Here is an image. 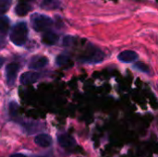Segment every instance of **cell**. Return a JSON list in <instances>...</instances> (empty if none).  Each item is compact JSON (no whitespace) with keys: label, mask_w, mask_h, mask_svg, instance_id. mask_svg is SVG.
Here are the masks:
<instances>
[{"label":"cell","mask_w":158,"mask_h":157,"mask_svg":"<svg viewBox=\"0 0 158 157\" xmlns=\"http://www.w3.org/2000/svg\"><path fill=\"white\" fill-rule=\"evenodd\" d=\"M42 6L46 7V8H49V9H52V8H55V7L57 6L55 0H44Z\"/></svg>","instance_id":"2e32d148"},{"label":"cell","mask_w":158,"mask_h":157,"mask_svg":"<svg viewBox=\"0 0 158 157\" xmlns=\"http://www.w3.org/2000/svg\"><path fill=\"white\" fill-rule=\"evenodd\" d=\"M59 145L65 149H71L75 146V140L69 134H60L57 137Z\"/></svg>","instance_id":"52a82bcc"},{"label":"cell","mask_w":158,"mask_h":157,"mask_svg":"<svg viewBox=\"0 0 158 157\" xmlns=\"http://www.w3.org/2000/svg\"><path fill=\"white\" fill-rule=\"evenodd\" d=\"M34 143H35L37 145L41 146V147L47 148V147H49V146L52 145L53 140H52V138H51L50 135L43 133V134L37 135V136L34 138Z\"/></svg>","instance_id":"ba28073f"},{"label":"cell","mask_w":158,"mask_h":157,"mask_svg":"<svg viewBox=\"0 0 158 157\" xmlns=\"http://www.w3.org/2000/svg\"><path fill=\"white\" fill-rule=\"evenodd\" d=\"M58 39H59L58 35L53 31H45L42 37L43 43L47 45H53V44L56 43Z\"/></svg>","instance_id":"30bf717a"},{"label":"cell","mask_w":158,"mask_h":157,"mask_svg":"<svg viewBox=\"0 0 158 157\" xmlns=\"http://www.w3.org/2000/svg\"><path fill=\"white\" fill-rule=\"evenodd\" d=\"M10 41L18 46L23 45L27 42L28 38V27L26 22H18L10 32Z\"/></svg>","instance_id":"6da1fadb"},{"label":"cell","mask_w":158,"mask_h":157,"mask_svg":"<svg viewBox=\"0 0 158 157\" xmlns=\"http://www.w3.org/2000/svg\"><path fill=\"white\" fill-rule=\"evenodd\" d=\"M69 58L65 56V55H59L57 57H56V64L58 66H64L65 64H67L69 62Z\"/></svg>","instance_id":"9a60e30c"},{"label":"cell","mask_w":158,"mask_h":157,"mask_svg":"<svg viewBox=\"0 0 158 157\" xmlns=\"http://www.w3.org/2000/svg\"><path fill=\"white\" fill-rule=\"evenodd\" d=\"M10 157H27L24 155H21V154H14V155H11Z\"/></svg>","instance_id":"ac0fdd59"},{"label":"cell","mask_w":158,"mask_h":157,"mask_svg":"<svg viewBox=\"0 0 158 157\" xmlns=\"http://www.w3.org/2000/svg\"><path fill=\"white\" fill-rule=\"evenodd\" d=\"M12 0H0V16L5 14L10 7Z\"/></svg>","instance_id":"7c38bea8"},{"label":"cell","mask_w":158,"mask_h":157,"mask_svg":"<svg viewBox=\"0 0 158 157\" xmlns=\"http://www.w3.org/2000/svg\"><path fill=\"white\" fill-rule=\"evenodd\" d=\"M73 41H74V38L73 37H71V36H66L64 38V40H63V43L66 46H69V45L72 44Z\"/></svg>","instance_id":"e0dca14e"},{"label":"cell","mask_w":158,"mask_h":157,"mask_svg":"<svg viewBox=\"0 0 158 157\" xmlns=\"http://www.w3.org/2000/svg\"><path fill=\"white\" fill-rule=\"evenodd\" d=\"M48 64V58L43 56H35L31 59V63H30V68H34V69H38V68H42L44 67H45Z\"/></svg>","instance_id":"9c48e42d"},{"label":"cell","mask_w":158,"mask_h":157,"mask_svg":"<svg viewBox=\"0 0 158 157\" xmlns=\"http://www.w3.org/2000/svg\"><path fill=\"white\" fill-rule=\"evenodd\" d=\"M19 65L16 63H11L8 64L6 68V81L9 86H12L17 79V75L19 72Z\"/></svg>","instance_id":"277c9868"},{"label":"cell","mask_w":158,"mask_h":157,"mask_svg":"<svg viewBox=\"0 0 158 157\" xmlns=\"http://www.w3.org/2000/svg\"><path fill=\"white\" fill-rule=\"evenodd\" d=\"M39 78H40L39 73L33 71H27L20 76L19 81L23 85H28V84L35 83L39 80Z\"/></svg>","instance_id":"5b68a950"},{"label":"cell","mask_w":158,"mask_h":157,"mask_svg":"<svg viewBox=\"0 0 158 157\" xmlns=\"http://www.w3.org/2000/svg\"><path fill=\"white\" fill-rule=\"evenodd\" d=\"M38 157H44V156H38Z\"/></svg>","instance_id":"44dd1931"},{"label":"cell","mask_w":158,"mask_h":157,"mask_svg":"<svg viewBox=\"0 0 158 157\" xmlns=\"http://www.w3.org/2000/svg\"><path fill=\"white\" fill-rule=\"evenodd\" d=\"M138 56H139L136 52L131 51V50H126V51H122L121 53L118 54V59L123 63H131V62H133L136 59H138Z\"/></svg>","instance_id":"8992f818"},{"label":"cell","mask_w":158,"mask_h":157,"mask_svg":"<svg viewBox=\"0 0 158 157\" xmlns=\"http://www.w3.org/2000/svg\"><path fill=\"white\" fill-rule=\"evenodd\" d=\"M104 59V54L101 50L96 47L90 46L89 49L86 50L85 54L81 57V61L84 63H98Z\"/></svg>","instance_id":"3957f363"},{"label":"cell","mask_w":158,"mask_h":157,"mask_svg":"<svg viewBox=\"0 0 158 157\" xmlns=\"http://www.w3.org/2000/svg\"><path fill=\"white\" fill-rule=\"evenodd\" d=\"M3 64H4V58L0 57V68L3 66Z\"/></svg>","instance_id":"d6986e66"},{"label":"cell","mask_w":158,"mask_h":157,"mask_svg":"<svg viewBox=\"0 0 158 157\" xmlns=\"http://www.w3.org/2000/svg\"><path fill=\"white\" fill-rule=\"evenodd\" d=\"M31 20L32 28L38 32L46 31L54 24V21L51 18L44 14H38V13L33 14L31 16Z\"/></svg>","instance_id":"7a4b0ae2"},{"label":"cell","mask_w":158,"mask_h":157,"mask_svg":"<svg viewBox=\"0 0 158 157\" xmlns=\"http://www.w3.org/2000/svg\"><path fill=\"white\" fill-rule=\"evenodd\" d=\"M20 1H23V2H27V3H29L30 1H32V0H20Z\"/></svg>","instance_id":"ffe728a7"},{"label":"cell","mask_w":158,"mask_h":157,"mask_svg":"<svg viewBox=\"0 0 158 157\" xmlns=\"http://www.w3.org/2000/svg\"><path fill=\"white\" fill-rule=\"evenodd\" d=\"M9 28V19L5 16L0 17V31H6Z\"/></svg>","instance_id":"4fadbf2b"},{"label":"cell","mask_w":158,"mask_h":157,"mask_svg":"<svg viewBox=\"0 0 158 157\" xmlns=\"http://www.w3.org/2000/svg\"><path fill=\"white\" fill-rule=\"evenodd\" d=\"M31 10V6L29 3L23 2V1H20V3L18 4L16 6V8H15V12L19 16H25Z\"/></svg>","instance_id":"8fae6325"},{"label":"cell","mask_w":158,"mask_h":157,"mask_svg":"<svg viewBox=\"0 0 158 157\" xmlns=\"http://www.w3.org/2000/svg\"><path fill=\"white\" fill-rule=\"evenodd\" d=\"M133 68H136V69H138V70H140V71H142V72H146V73H147V72L150 71L148 66L145 65V64L143 63V62H137L136 64H134Z\"/></svg>","instance_id":"5bb4252c"}]
</instances>
